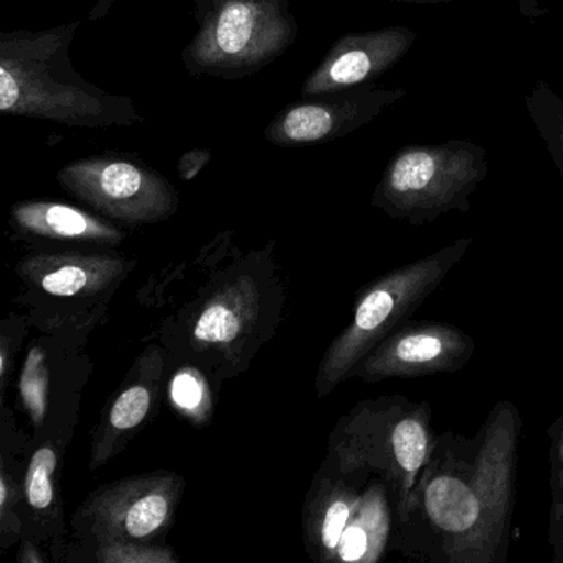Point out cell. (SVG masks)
<instances>
[{"instance_id": "obj_5", "label": "cell", "mask_w": 563, "mask_h": 563, "mask_svg": "<svg viewBox=\"0 0 563 563\" xmlns=\"http://www.w3.org/2000/svg\"><path fill=\"white\" fill-rule=\"evenodd\" d=\"M489 174L484 147L471 141L408 144L388 161L372 206L411 227L451 212L467 213L471 197Z\"/></svg>"}, {"instance_id": "obj_22", "label": "cell", "mask_w": 563, "mask_h": 563, "mask_svg": "<svg viewBox=\"0 0 563 563\" xmlns=\"http://www.w3.org/2000/svg\"><path fill=\"white\" fill-rule=\"evenodd\" d=\"M174 404L183 408L184 413L194 418H202L209 411L210 397L206 382L192 371H183L174 378L170 387Z\"/></svg>"}, {"instance_id": "obj_18", "label": "cell", "mask_w": 563, "mask_h": 563, "mask_svg": "<svg viewBox=\"0 0 563 563\" xmlns=\"http://www.w3.org/2000/svg\"><path fill=\"white\" fill-rule=\"evenodd\" d=\"M550 438V503L549 543L553 549L552 562L563 563V413L547 431Z\"/></svg>"}, {"instance_id": "obj_19", "label": "cell", "mask_w": 563, "mask_h": 563, "mask_svg": "<svg viewBox=\"0 0 563 563\" xmlns=\"http://www.w3.org/2000/svg\"><path fill=\"white\" fill-rule=\"evenodd\" d=\"M48 372L42 347H34L21 375V395L25 408L37 427L44 423L47 411Z\"/></svg>"}, {"instance_id": "obj_12", "label": "cell", "mask_w": 563, "mask_h": 563, "mask_svg": "<svg viewBox=\"0 0 563 563\" xmlns=\"http://www.w3.org/2000/svg\"><path fill=\"white\" fill-rule=\"evenodd\" d=\"M126 269L120 256L78 253L32 255L19 265V273L31 285L57 298L97 295L123 278Z\"/></svg>"}, {"instance_id": "obj_6", "label": "cell", "mask_w": 563, "mask_h": 563, "mask_svg": "<svg viewBox=\"0 0 563 563\" xmlns=\"http://www.w3.org/2000/svg\"><path fill=\"white\" fill-rule=\"evenodd\" d=\"M431 415L428 401L401 395L365 401L345 420L338 443L341 470L371 471L390 484L398 526L433 450Z\"/></svg>"}, {"instance_id": "obj_24", "label": "cell", "mask_w": 563, "mask_h": 563, "mask_svg": "<svg viewBox=\"0 0 563 563\" xmlns=\"http://www.w3.org/2000/svg\"><path fill=\"white\" fill-rule=\"evenodd\" d=\"M0 507H2V517L5 519V514L9 510V479L5 471L2 473V481H0Z\"/></svg>"}, {"instance_id": "obj_2", "label": "cell", "mask_w": 563, "mask_h": 563, "mask_svg": "<svg viewBox=\"0 0 563 563\" xmlns=\"http://www.w3.org/2000/svg\"><path fill=\"white\" fill-rule=\"evenodd\" d=\"M80 25L0 34V113L90 130L144 123L130 97L75 71L70 47Z\"/></svg>"}, {"instance_id": "obj_21", "label": "cell", "mask_w": 563, "mask_h": 563, "mask_svg": "<svg viewBox=\"0 0 563 563\" xmlns=\"http://www.w3.org/2000/svg\"><path fill=\"white\" fill-rule=\"evenodd\" d=\"M97 559L103 563H173L177 556L166 547L147 545L146 542L104 540L98 542Z\"/></svg>"}, {"instance_id": "obj_26", "label": "cell", "mask_w": 563, "mask_h": 563, "mask_svg": "<svg viewBox=\"0 0 563 563\" xmlns=\"http://www.w3.org/2000/svg\"><path fill=\"white\" fill-rule=\"evenodd\" d=\"M8 345H2V351H0V375H2V382L8 380V367H9V361H8Z\"/></svg>"}, {"instance_id": "obj_17", "label": "cell", "mask_w": 563, "mask_h": 563, "mask_svg": "<svg viewBox=\"0 0 563 563\" xmlns=\"http://www.w3.org/2000/svg\"><path fill=\"white\" fill-rule=\"evenodd\" d=\"M530 123L543 141L553 166L563 179V100L547 81L533 85L526 97Z\"/></svg>"}, {"instance_id": "obj_4", "label": "cell", "mask_w": 563, "mask_h": 563, "mask_svg": "<svg viewBox=\"0 0 563 563\" xmlns=\"http://www.w3.org/2000/svg\"><path fill=\"white\" fill-rule=\"evenodd\" d=\"M473 243V236H463L365 286L355 302L351 324L329 345L322 357L316 380L319 397H325L351 378L362 358L408 321L443 285L444 278L470 252Z\"/></svg>"}, {"instance_id": "obj_9", "label": "cell", "mask_w": 563, "mask_h": 563, "mask_svg": "<svg viewBox=\"0 0 563 563\" xmlns=\"http://www.w3.org/2000/svg\"><path fill=\"white\" fill-rule=\"evenodd\" d=\"M183 486L173 473L126 477L98 489L81 517L97 542H147L169 527Z\"/></svg>"}, {"instance_id": "obj_25", "label": "cell", "mask_w": 563, "mask_h": 563, "mask_svg": "<svg viewBox=\"0 0 563 563\" xmlns=\"http://www.w3.org/2000/svg\"><path fill=\"white\" fill-rule=\"evenodd\" d=\"M394 2L405 5H430L443 4V2H454V0H394Z\"/></svg>"}, {"instance_id": "obj_13", "label": "cell", "mask_w": 563, "mask_h": 563, "mask_svg": "<svg viewBox=\"0 0 563 563\" xmlns=\"http://www.w3.org/2000/svg\"><path fill=\"white\" fill-rule=\"evenodd\" d=\"M11 217L19 232L42 239L101 245H118L123 240V233L113 223L67 203L25 200L12 207Z\"/></svg>"}, {"instance_id": "obj_3", "label": "cell", "mask_w": 563, "mask_h": 563, "mask_svg": "<svg viewBox=\"0 0 563 563\" xmlns=\"http://www.w3.org/2000/svg\"><path fill=\"white\" fill-rule=\"evenodd\" d=\"M296 0H196L197 34L180 58L192 77L225 81L260 74L295 45Z\"/></svg>"}, {"instance_id": "obj_8", "label": "cell", "mask_w": 563, "mask_h": 563, "mask_svg": "<svg viewBox=\"0 0 563 563\" xmlns=\"http://www.w3.org/2000/svg\"><path fill=\"white\" fill-rule=\"evenodd\" d=\"M474 351L476 341L457 325L408 319L362 358L351 378L377 384L456 374L470 364Z\"/></svg>"}, {"instance_id": "obj_10", "label": "cell", "mask_w": 563, "mask_h": 563, "mask_svg": "<svg viewBox=\"0 0 563 563\" xmlns=\"http://www.w3.org/2000/svg\"><path fill=\"white\" fill-rule=\"evenodd\" d=\"M405 97L404 88L364 85L341 93L298 101L288 104L269 121L265 140L276 147L329 143L367 126Z\"/></svg>"}, {"instance_id": "obj_1", "label": "cell", "mask_w": 563, "mask_h": 563, "mask_svg": "<svg viewBox=\"0 0 563 563\" xmlns=\"http://www.w3.org/2000/svg\"><path fill=\"white\" fill-rule=\"evenodd\" d=\"M520 433L519 410L503 400L476 437H434L398 526L404 555L434 563L507 562Z\"/></svg>"}, {"instance_id": "obj_7", "label": "cell", "mask_w": 563, "mask_h": 563, "mask_svg": "<svg viewBox=\"0 0 563 563\" xmlns=\"http://www.w3.org/2000/svg\"><path fill=\"white\" fill-rule=\"evenodd\" d=\"M58 183L75 199L124 225L163 222L177 212L179 196L173 184L128 156H93L62 167Z\"/></svg>"}, {"instance_id": "obj_14", "label": "cell", "mask_w": 563, "mask_h": 563, "mask_svg": "<svg viewBox=\"0 0 563 563\" xmlns=\"http://www.w3.org/2000/svg\"><path fill=\"white\" fill-rule=\"evenodd\" d=\"M260 291L249 276L235 279L213 292L194 322L192 338L202 347H229L255 324Z\"/></svg>"}, {"instance_id": "obj_16", "label": "cell", "mask_w": 563, "mask_h": 563, "mask_svg": "<svg viewBox=\"0 0 563 563\" xmlns=\"http://www.w3.org/2000/svg\"><path fill=\"white\" fill-rule=\"evenodd\" d=\"M154 395H156V385L151 380L134 382L118 395L98 433L97 443H95L97 448L91 454L93 457L91 467H98L110 460L120 437L128 431L136 430L146 420L153 407Z\"/></svg>"}, {"instance_id": "obj_23", "label": "cell", "mask_w": 563, "mask_h": 563, "mask_svg": "<svg viewBox=\"0 0 563 563\" xmlns=\"http://www.w3.org/2000/svg\"><path fill=\"white\" fill-rule=\"evenodd\" d=\"M210 159H212V153L209 150H192L184 154L177 164L180 179L192 180L210 163Z\"/></svg>"}, {"instance_id": "obj_20", "label": "cell", "mask_w": 563, "mask_h": 563, "mask_svg": "<svg viewBox=\"0 0 563 563\" xmlns=\"http://www.w3.org/2000/svg\"><path fill=\"white\" fill-rule=\"evenodd\" d=\"M57 470V453L44 446L35 451L25 476V497L34 509H48L54 503V474Z\"/></svg>"}, {"instance_id": "obj_11", "label": "cell", "mask_w": 563, "mask_h": 563, "mask_svg": "<svg viewBox=\"0 0 563 563\" xmlns=\"http://www.w3.org/2000/svg\"><path fill=\"white\" fill-rule=\"evenodd\" d=\"M417 38V32L404 25L342 35L306 78L302 100L374 85L407 57Z\"/></svg>"}, {"instance_id": "obj_15", "label": "cell", "mask_w": 563, "mask_h": 563, "mask_svg": "<svg viewBox=\"0 0 563 563\" xmlns=\"http://www.w3.org/2000/svg\"><path fill=\"white\" fill-rule=\"evenodd\" d=\"M364 490L347 481H331L319 490L309 510L308 532L322 560H334L345 527L357 510Z\"/></svg>"}]
</instances>
